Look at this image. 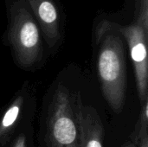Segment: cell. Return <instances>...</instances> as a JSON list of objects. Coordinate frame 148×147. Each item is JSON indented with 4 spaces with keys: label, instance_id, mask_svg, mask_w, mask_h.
<instances>
[{
    "label": "cell",
    "instance_id": "3957f363",
    "mask_svg": "<svg viewBox=\"0 0 148 147\" xmlns=\"http://www.w3.org/2000/svg\"><path fill=\"white\" fill-rule=\"evenodd\" d=\"M46 147H78V132L74 98L69 90L59 85L47 110Z\"/></svg>",
    "mask_w": 148,
    "mask_h": 147
},
{
    "label": "cell",
    "instance_id": "8fae6325",
    "mask_svg": "<svg viewBox=\"0 0 148 147\" xmlns=\"http://www.w3.org/2000/svg\"><path fill=\"white\" fill-rule=\"evenodd\" d=\"M121 147H137L135 145H134L133 143H127V144H125V145H123Z\"/></svg>",
    "mask_w": 148,
    "mask_h": 147
},
{
    "label": "cell",
    "instance_id": "7a4b0ae2",
    "mask_svg": "<svg viewBox=\"0 0 148 147\" xmlns=\"http://www.w3.org/2000/svg\"><path fill=\"white\" fill-rule=\"evenodd\" d=\"M7 15L5 39L15 62L22 68H29L42 55V34L24 0H4Z\"/></svg>",
    "mask_w": 148,
    "mask_h": 147
},
{
    "label": "cell",
    "instance_id": "ba28073f",
    "mask_svg": "<svg viewBox=\"0 0 148 147\" xmlns=\"http://www.w3.org/2000/svg\"><path fill=\"white\" fill-rule=\"evenodd\" d=\"M148 100L142 103V107L140 114L139 120L136 124L135 129L132 135L133 144L137 146L143 139L148 137L147 126H148Z\"/></svg>",
    "mask_w": 148,
    "mask_h": 147
},
{
    "label": "cell",
    "instance_id": "30bf717a",
    "mask_svg": "<svg viewBox=\"0 0 148 147\" xmlns=\"http://www.w3.org/2000/svg\"><path fill=\"white\" fill-rule=\"evenodd\" d=\"M13 147H26V142H25V137L21 135L18 137L17 140L13 145Z\"/></svg>",
    "mask_w": 148,
    "mask_h": 147
},
{
    "label": "cell",
    "instance_id": "6da1fadb",
    "mask_svg": "<svg viewBox=\"0 0 148 147\" xmlns=\"http://www.w3.org/2000/svg\"><path fill=\"white\" fill-rule=\"evenodd\" d=\"M95 25V40L99 46L97 70L102 94L110 107L121 113L126 96L124 39L104 16L97 18Z\"/></svg>",
    "mask_w": 148,
    "mask_h": 147
},
{
    "label": "cell",
    "instance_id": "52a82bcc",
    "mask_svg": "<svg viewBox=\"0 0 148 147\" xmlns=\"http://www.w3.org/2000/svg\"><path fill=\"white\" fill-rule=\"evenodd\" d=\"M23 106V97L18 95L7 107L0 120V146L8 139L10 132L15 126Z\"/></svg>",
    "mask_w": 148,
    "mask_h": 147
},
{
    "label": "cell",
    "instance_id": "9c48e42d",
    "mask_svg": "<svg viewBox=\"0 0 148 147\" xmlns=\"http://www.w3.org/2000/svg\"><path fill=\"white\" fill-rule=\"evenodd\" d=\"M133 20L140 23L148 30V0H134Z\"/></svg>",
    "mask_w": 148,
    "mask_h": 147
},
{
    "label": "cell",
    "instance_id": "8992f818",
    "mask_svg": "<svg viewBox=\"0 0 148 147\" xmlns=\"http://www.w3.org/2000/svg\"><path fill=\"white\" fill-rule=\"evenodd\" d=\"M78 132V147H103L104 129L96 109L83 105L79 96L74 99Z\"/></svg>",
    "mask_w": 148,
    "mask_h": 147
},
{
    "label": "cell",
    "instance_id": "5b68a950",
    "mask_svg": "<svg viewBox=\"0 0 148 147\" xmlns=\"http://www.w3.org/2000/svg\"><path fill=\"white\" fill-rule=\"evenodd\" d=\"M49 49L56 48L62 38L63 11L58 0H24Z\"/></svg>",
    "mask_w": 148,
    "mask_h": 147
},
{
    "label": "cell",
    "instance_id": "277c9868",
    "mask_svg": "<svg viewBox=\"0 0 148 147\" xmlns=\"http://www.w3.org/2000/svg\"><path fill=\"white\" fill-rule=\"evenodd\" d=\"M109 25L117 31L127 43L130 57L133 62L138 94L141 103L147 100L148 62L147 37L148 30L138 22L133 20L127 24H123L112 18L108 14H102Z\"/></svg>",
    "mask_w": 148,
    "mask_h": 147
}]
</instances>
